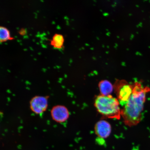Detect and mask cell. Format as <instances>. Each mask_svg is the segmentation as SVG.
I'll use <instances>...</instances> for the list:
<instances>
[{
  "instance_id": "cell-7",
  "label": "cell",
  "mask_w": 150,
  "mask_h": 150,
  "mask_svg": "<svg viewBox=\"0 0 150 150\" xmlns=\"http://www.w3.org/2000/svg\"><path fill=\"white\" fill-rule=\"evenodd\" d=\"M101 95L108 96L110 95L114 89V86L108 80L101 81L98 84Z\"/></svg>"
},
{
  "instance_id": "cell-10",
  "label": "cell",
  "mask_w": 150,
  "mask_h": 150,
  "mask_svg": "<svg viewBox=\"0 0 150 150\" xmlns=\"http://www.w3.org/2000/svg\"><path fill=\"white\" fill-rule=\"evenodd\" d=\"M19 33L21 35H24L25 34V30L22 29L19 31Z\"/></svg>"
},
{
  "instance_id": "cell-6",
  "label": "cell",
  "mask_w": 150,
  "mask_h": 150,
  "mask_svg": "<svg viewBox=\"0 0 150 150\" xmlns=\"http://www.w3.org/2000/svg\"><path fill=\"white\" fill-rule=\"evenodd\" d=\"M52 117L54 120L59 123L63 122L68 119L69 112L68 110L63 106H56L51 110Z\"/></svg>"
},
{
  "instance_id": "cell-5",
  "label": "cell",
  "mask_w": 150,
  "mask_h": 150,
  "mask_svg": "<svg viewBox=\"0 0 150 150\" xmlns=\"http://www.w3.org/2000/svg\"><path fill=\"white\" fill-rule=\"evenodd\" d=\"M95 131L99 138L104 139L108 137L111 133V125L108 122L102 120L95 125Z\"/></svg>"
},
{
  "instance_id": "cell-4",
  "label": "cell",
  "mask_w": 150,
  "mask_h": 150,
  "mask_svg": "<svg viewBox=\"0 0 150 150\" xmlns=\"http://www.w3.org/2000/svg\"><path fill=\"white\" fill-rule=\"evenodd\" d=\"M32 111L37 114H41L45 111L48 106V100L46 97L37 96L31 99L30 103Z\"/></svg>"
},
{
  "instance_id": "cell-3",
  "label": "cell",
  "mask_w": 150,
  "mask_h": 150,
  "mask_svg": "<svg viewBox=\"0 0 150 150\" xmlns=\"http://www.w3.org/2000/svg\"><path fill=\"white\" fill-rule=\"evenodd\" d=\"M114 89L120 104L123 106L132 94L134 84H129L125 81H117L114 84Z\"/></svg>"
},
{
  "instance_id": "cell-1",
  "label": "cell",
  "mask_w": 150,
  "mask_h": 150,
  "mask_svg": "<svg viewBox=\"0 0 150 150\" xmlns=\"http://www.w3.org/2000/svg\"><path fill=\"white\" fill-rule=\"evenodd\" d=\"M150 91L149 87H144L139 82L134 84L132 94L121 109V117L125 125L134 126L141 121L146 94Z\"/></svg>"
},
{
  "instance_id": "cell-2",
  "label": "cell",
  "mask_w": 150,
  "mask_h": 150,
  "mask_svg": "<svg viewBox=\"0 0 150 150\" xmlns=\"http://www.w3.org/2000/svg\"><path fill=\"white\" fill-rule=\"evenodd\" d=\"M94 105L97 111L103 117L110 119H120V104L118 99L112 95L98 96L95 99Z\"/></svg>"
},
{
  "instance_id": "cell-9",
  "label": "cell",
  "mask_w": 150,
  "mask_h": 150,
  "mask_svg": "<svg viewBox=\"0 0 150 150\" xmlns=\"http://www.w3.org/2000/svg\"><path fill=\"white\" fill-rule=\"evenodd\" d=\"M13 39L10 37L8 30L4 27H0V41L1 42H4L7 40Z\"/></svg>"
},
{
  "instance_id": "cell-8",
  "label": "cell",
  "mask_w": 150,
  "mask_h": 150,
  "mask_svg": "<svg viewBox=\"0 0 150 150\" xmlns=\"http://www.w3.org/2000/svg\"><path fill=\"white\" fill-rule=\"evenodd\" d=\"M64 42L63 35L58 34H55L52 37L51 41V45L54 47L60 49L62 47Z\"/></svg>"
}]
</instances>
